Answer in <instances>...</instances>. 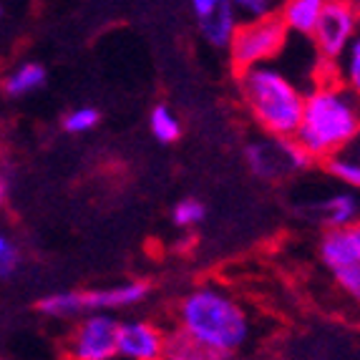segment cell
Returning <instances> with one entry per match:
<instances>
[{
    "instance_id": "23",
    "label": "cell",
    "mask_w": 360,
    "mask_h": 360,
    "mask_svg": "<svg viewBox=\"0 0 360 360\" xmlns=\"http://www.w3.org/2000/svg\"><path fill=\"white\" fill-rule=\"evenodd\" d=\"M333 280H335V285L342 290L345 297H350V300L360 305V264L333 272Z\"/></svg>"
},
{
    "instance_id": "15",
    "label": "cell",
    "mask_w": 360,
    "mask_h": 360,
    "mask_svg": "<svg viewBox=\"0 0 360 360\" xmlns=\"http://www.w3.org/2000/svg\"><path fill=\"white\" fill-rule=\"evenodd\" d=\"M164 360H219L214 353L199 345L194 338H189L176 325H169L164 335Z\"/></svg>"
},
{
    "instance_id": "6",
    "label": "cell",
    "mask_w": 360,
    "mask_h": 360,
    "mask_svg": "<svg viewBox=\"0 0 360 360\" xmlns=\"http://www.w3.org/2000/svg\"><path fill=\"white\" fill-rule=\"evenodd\" d=\"M245 164L257 179L285 181L290 176L307 172L315 162L295 139L262 136L245 146Z\"/></svg>"
},
{
    "instance_id": "26",
    "label": "cell",
    "mask_w": 360,
    "mask_h": 360,
    "mask_svg": "<svg viewBox=\"0 0 360 360\" xmlns=\"http://www.w3.org/2000/svg\"><path fill=\"white\" fill-rule=\"evenodd\" d=\"M227 360H245V358H240V355H237V358H227Z\"/></svg>"
},
{
    "instance_id": "3",
    "label": "cell",
    "mask_w": 360,
    "mask_h": 360,
    "mask_svg": "<svg viewBox=\"0 0 360 360\" xmlns=\"http://www.w3.org/2000/svg\"><path fill=\"white\" fill-rule=\"evenodd\" d=\"M237 86L247 114L257 129L272 139H295L305 108V89L295 84L288 71L270 66L237 73Z\"/></svg>"
},
{
    "instance_id": "16",
    "label": "cell",
    "mask_w": 360,
    "mask_h": 360,
    "mask_svg": "<svg viewBox=\"0 0 360 360\" xmlns=\"http://www.w3.org/2000/svg\"><path fill=\"white\" fill-rule=\"evenodd\" d=\"M328 76H333L342 89H348L355 98H360V33L353 38L348 51H345L342 58L330 68Z\"/></svg>"
},
{
    "instance_id": "19",
    "label": "cell",
    "mask_w": 360,
    "mask_h": 360,
    "mask_svg": "<svg viewBox=\"0 0 360 360\" xmlns=\"http://www.w3.org/2000/svg\"><path fill=\"white\" fill-rule=\"evenodd\" d=\"M98 124H101V111L94 108V106L71 108V111L63 114V121H60L63 131L71 134V136H84V134H91Z\"/></svg>"
},
{
    "instance_id": "1",
    "label": "cell",
    "mask_w": 360,
    "mask_h": 360,
    "mask_svg": "<svg viewBox=\"0 0 360 360\" xmlns=\"http://www.w3.org/2000/svg\"><path fill=\"white\" fill-rule=\"evenodd\" d=\"M219 360L237 358L252 340V318L227 288L202 283L176 300L174 323Z\"/></svg>"
},
{
    "instance_id": "4",
    "label": "cell",
    "mask_w": 360,
    "mask_h": 360,
    "mask_svg": "<svg viewBox=\"0 0 360 360\" xmlns=\"http://www.w3.org/2000/svg\"><path fill=\"white\" fill-rule=\"evenodd\" d=\"M151 285L146 280H127L106 288L58 290L38 300V312L53 320H73L84 315H114L116 310H131L149 300Z\"/></svg>"
},
{
    "instance_id": "11",
    "label": "cell",
    "mask_w": 360,
    "mask_h": 360,
    "mask_svg": "<svg viewBox=\"0 0 360 360\" xmlns=\"http://www.w3.org/2000/svg\"><path fill=\"white\" fill-rule=\"evenodd\" d=\"M318 257L328 267V272L345 270L360 264V222L342 229L323 232L318 242Z\"/></svg>"
},
{
    "instance_id": "27",
    "label": "cell",
    "mask_w": 360,
    "mask_h": 360,
    "mask_svg": "<svg viewBox=\"0 0 360 360\" xmlns=\"http://www.w3.org/2000/svg\"><path fill=\"white\" fill-rule=\"evenodd\" d=\"M3 13H6V11H3V6H0V18H3Z\"/></svg>"
},
{
    "instance_id": "18",
    "label": "cell",
    "mask_w": 360,
    "mask_h": 360,
    "mask_svg": "<svg viewBox=\"0 0 360 360\" xmlns=\"http://www.w3.org/2000/svg\"><path fill=\"white\" fill-rule=\"evenodd\" d=\"M325 172L335 181H340L342 189H348L353 194H360V159L348 151L333 156L325 162Z\"/></svg>"
},
{
    "instance_id": "17",
    "label": "cell",
    "mask_w": 360,
    "mask_h": 360,
    "mask_svg": "<svg viewBox=\"0 0 360 360\" xmlns=\"http://www.w3.org/2000/svg\"><path fill=\"white\" fill-rule=\"evenodd\" d=\"M149 131L159 144H176L181 139V119L169 103H156L149 111Z\"/></svg>"
},
{
    "instance_id": "14",
    "label": "cell",
    "mask_w": 360,
    "mask_h": 360,
    "mask_svg": "<svg viewBox=\"0 0 360 360\" xmlns=\"http://www.w3.org/2000/svg\"><path fill=\"white\" fill-rule=\"evenodd\" d=\"M46 81H49L46 66L38 63V60H25V63H18L3 76L0 89H3V94L8 98H25L30 94H36V91H41L46 86Z\"/></svg>"
},
{
    "instance_id": "2",
    "label": "cell",
    "mask_w": 360,
    "mask_h": 360,
    "mask_svg": "<svg viewBox=\"0 0 360 360\" xmlns=\"http://www.w3.org/2000/svg\"><path fill=\"white\" fill-rule=\"evenodd\" d=\"M360 136V98L342 89L333 76L305 89L302 121L295 141L305 149L312 162H328L342 154Z\"/></svg>"
},
{
    "instance_id": "5",
    "label": "cell",
    "mask_w": 360,
    "mask_h": 360,
    "mask_svg": "<svg viewBox=\"0 0 360 360\" xmlns=\"http://www.w3.org/2000/svg\"><path fill=\"white\" fill-rule=\"evenodd\" d=\"M290 33L285 30L283 20L272 15L267 20H252L242 23L234 41L229 43L227 56L229 63L237 73H245L250 68L270 66L275 63L283 51L288 49Z\"/></svg>"
},
{
    "instance_id": "8",
    "label": "cell",
    "mask_w": 360,
    "mask_h": 360,
    "mask_svg": "<svg viewBox=\"0 0 360 360\" xmlns=\"http://www.w3.org/2000/svg\"><path fill=\"white\" fill-rule=\"evenodd\" d=\"M119 320L114 315H84L71 325L63 355L66 360H119L116 350Z\"/></svg>"
},
{
    "instance_id": "10",
    "label": "cell",
    "mask_w": 360,
    "mask_h": 360,
    "mask_svg": "<svg viewBox=\"0 0 360 360\" xmlns=\"http://www.w3.org/2000/svg\"><path fill=\"white\" fill-rule=\"evenodd\" d=\"M167 328L146 318L119 320L116 350L119 360H164Z\"/></svg>"
},
{
    "instance_id": "22",
    "label": "cell",
    "mask_w": 360,
    "mask_h": 360,
    "mask_svg": "<svg viewBox=\"0 0 360 360\" xmlns=\"http://www.w3.org/2000/svg\"><path fill=\"white\" fill-rule=\"evenodd\" d=\"M20 264L18 245L0 229V277H11Z\"/></svg>"
},
{
    "instance_id": "12",
    "label": "cell",
    "mask_w": 360,
    "mask_h": 360,
    "mask_svg": "<svg viewBox=\"0 0 360 360\" xmlns=\"http://www.w3.org/2000/svg\"><path fill=\"white\" fill-rule=\"evenodd\" d=\"M302 214L312 222L323 224L325 232L350 227V224L360 222V197L348 192V189H340V192H333L330 197H325L323 202L305 207Z\"/></svg>"
},
{
    "instance_id": "24",
    "label": "cell",
    "mask_w": 360,
    "mask_h": 360,
    "mask_svg": "<svg viewBox=\"0 0 360 360\" xmlns=\"http://www.w3.org/2000/svg\"><path fill=\"white\" fill-rule=\"evenodd\" d=\"M8 194H11V179H8V176L0 172V207L6 205Z\"/></svg>"
},
{
    "instance_id": "7",
    "label": "cell",
    "mask_w": 360,
    "mask_h": 360,
    "mask_svg": "<svg viewBox=\"0 0 360 360\" xmlns=\"http://www.w3.org/2000/svg\"><path fill=\"white\" fill-rule=\"evenodd\" d=\"M358 33L360 23L350 0H323V13H320L318 28L310 41L315 46L318 60L325 66V76L342 58V53L348 51Z\"/></svg>"
},
{
    "instance_id": "21",
    "label": "cell",
    "mask_w": 360,
    "mask_h": 360,
    "mask_svg": "<svg viewBox=\"0 0 360 360\" xmlns=\"http://www.w3.org/2000/svg\"><path fill=\"white\" fill-rule=\"evenodd\" d=\"M234 8L240 13L242 23H252V20H267L277 15L280 3H272V0H234Z\"/></svg>"
},
{
    "instance_id": "9",
    "label": "cell",
    "mask_w": 360,
    "mask_h": 360,
    "mask_svg": "<svg viewBox=\"0 0 360 360\" xmlns=\"http://www.w3.org/2000/svg\"><path fill=\"white\" fill-rule=\"evenodd\" d=\"M192 18L199 38L214 51H227L242 25L234 0H194Z\"/></svg>"
},
{
    "instance_id": "25",
    "label": "cell",
    "mask_w": 360,
    "mask_h": 360,
    "mask_svg": "<svg viewBox=\"0 0 360 360\" xmlns=\"http://www.w3.org/2000/svg\"><path fill=\"white\" fill-rule=\"evenodd\" d=\"M353 6H355V15H358V23H360V0L358 3H353Z\"/></svg>"
},
{
    "instance_id": "20",
    "label": "cell",
    "mask_w": 360,
    "mask_h": 360,
    "mask_svg": "<svg viewBox=\"0 0 360 360\" xmlns=\"http://www.w3.org/2000/svg\"><path fill=\"white\" fill-rule=\"evenodd\" d=\"M207 219V207L202 199L197 197H184L179 199L172 210V222L179 229H194Z\"/></svg>"
},
{
    "instance_id": "13",
    "label": "cell",
    "mask_w": 360,
    "mask_h": 360,
    "mask_svg": "<svg viewBox=\"0 0 360 360\" xmlns=\"http://www.w3.org/2000/svg\"><path fill=\"white\" fill-rule=\"evenodd\" d=\"M320 13H323V0H285V3H280L277 18L283 20L290 36L310 41L315 28H318Z\"/></svg>"
}]
</instances>
